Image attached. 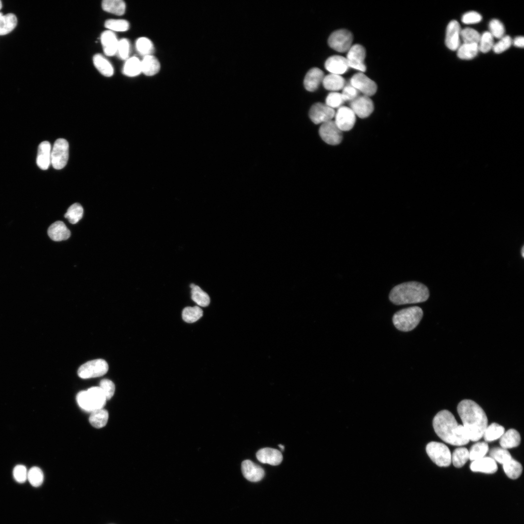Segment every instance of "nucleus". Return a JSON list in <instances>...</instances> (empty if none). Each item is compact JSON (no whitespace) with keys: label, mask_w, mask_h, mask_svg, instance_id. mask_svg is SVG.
Masks as SVG:
<instances>
[{"label":"nucleus","mask_w":524,"mask_h":524,"mask_svg":"<svg viewBox=\"0 0 524 524\" xmlns=\"http://www.w3.org/2000/svg\"><path fill=\"white\" fill-rule=\"evenodd\" d=\"M457 410L469 440H479L488 426L487 417L482 408L472 400L464 399L458 404Z\"/></svg>","instance_id":"obj_1"},{"label":"nucleus","mask_w":524,"mask_h":524,"mask_svg":"<svg viewBox=\"0 0 524 524\" xmlns=\"http://www.w3.org/2000/svg\"><path fill=\"white\" fill-rule=\"evenodd\" d=\"M432 423L435 433L444 442L456 446L464 445L469 442L470 440L463 426L458 424L449 410L438 412Z\"/></svg>","instance_id":"obj_2"},{"label":"nucleus","mask_w":524,"mask_h":524,"mask_svg":"<svg viewBox=\"0 0 524 524\" xmlns=\"http://www.w3.org/2000/svg\"><path fill=\"white\" fill-rule=\"evenodd\" d=\"M429 296V290L426 285L417 281H409L394 286L390 293L389 299L394 304L400 305L425 302Z\"/></svg>","instance_id":"obj_3"},{"label":"nucleus","mask_w":524,"mask_h":524,"mask_svg":"<svg viewBox=\"0 0 524 524\" xmlns=\"http://www.w3.org/2000/svg\"><path fill=\"white\" fill-rule=\"evenodd\" d=\"M423 315L422 309L413 306L402 309L394 313L393 322L395 327L404 332L413 330L419 324Z\"/></svg>","instance_id":"obj_4"},{"label":"nucleus","mask_w":524,"mask_h":524,"mask_svg":"<svg viewBox=\"0 0 524 524\" xmlns=\"http://www.w3.org/2000/svg\"><path fill=\"white\" fill-rule=\"evenodd\" d=\"M76 400L82 409L90 412L103 408L107 400L99 387H93L87 391H81L78 393Z\"/></svg>","instance_id":"obj_5"},{"label":"nucleus","mask_w":524,"mask_h":524,"mask_svg":"<svg viewBox=\"0 0 524 524\" xmlns=\"http://www.w3.org/2000/svg\"><path fill=\"white\" fill-rule=\"evenodd\" d=\"M426 452L430 458L440 467L449 466L451 463V454L444 444L431 442L426 446Z\"/></svg>","instance_id":"obj_6"},{"label":"nucleus","mask_w":524,"mask_h":524,"mask_svg":"<svg viewBox=\"0 0 524 524\" xmlns=\"http://www.w3.org/2000/svg\"><path fill=\"white\" fill-rule=\"evenodd\" d=\"M108 369V364L104 360L96 359L82 365L78 370V375L83 379L99 377L104 375Z\"/></svg>","instance_id":"obj_7"},{"label":"nucleus","mask_w":524,"mask_h":524,"mask_svg":"<svg viewBox=\"0 0 524 524\" xmlns=\"http://www.w3.org/2000/svg\"><path fill=\"white\" fill-rule=\"evenodd\" d=\"M69 145L65 139L59 138L54 142L51 152V164L57 170L63 168L68 159Z\"/></svg>","instance_id":"obj_8"},{"label":"nucleus","mask_w":524,"mask_h":524,"mask_svg":"<svg viewBox=\"0 0 524 524\" xmlns=\"http://www.w3.org/2000/svg\"><path fill=\"white\" fill-rule=\"evenodd\" d=\"M353 35L346 29H340L333 32L328 39L329 46L340 52L347 51L352 46Z\"/></svg>","instance_id":"obj_9"},{"label":"nucleus","mask_w":524,"mask_h":524,"mask_svg":"<svg viewBox=\"0 0 524 524\" xmlns=\"http://www.w3.org/2000/svg\"><path fill=\"white\" fill-rule=\"evenodd\" d=\"M319 133L322 140L330 145L339 144L343 139L342 131L332 120L321 124Z\"/></svg>","instance_id":"obj_10"},{"label":"nucleus","mask_w":524,"mask_h":524,"mask_svg":"<svg viewBox=\"0 0 524 524\" xmlns=\"http://www.w3.org/2000/svg\"><path fill=\"white\" fill-rule=\"evenodd\" d=\"M365 56L366 51L362 46L360 44L352 46L347 51L346 58L349 67L358 70L360 72L365 71Z\"/></svg>","instance_id":"obj_11"},{"label":"nucleus","mask_w":524,"mask_h":524,"mask_svg":"<svg viewBox=\"0 0 524 524\" xmlns=\"http://www.w3.org/2000/svg\"><path fill=\"white\" fill-rule=\"evenodd\" d=\"M350 84L363 95L368 97L374 95L377 90L376 83L362 72L354 75L350 79Z\"/></svg>","instance_id":"obj_12"},{"label":"nucleus","mask_w":524,"mask_h":524,"mask_svg":"<svg viewBox=\"0 0 524 524\" xmlns=\"http://www.w3.org/2000/svg\"><path fill=\"white\" fill-rule=\"evenodd\" d=\"M335 111L326 104L316 103L313 104L309 111V116L315 124H323L332 120L334 117Z\"/></svg>","instance_id":"obj_13"},{"label":"nucleus","mask_w":524,"mask_h":524,"mask_svg":"<svg viewBox=\"0 0 524 524\" xmlns=\"http://www.w3.org/2000/svg\"><path fill=\"white\" fill-rule=\"evenodd\" d=\"M356 116L350 107L341 106L335 114L334 122L342 131H348L354 126Z\"/></svg>","instance_id":"obj_14"},{"label":"nucleus","mask_w":524,"mask_h":524,"mask_svg":"<svg viewBox=\"0 0 524 524\" xmlns=\"http://www.w3.org/2000/svg\"><path fill=\"white\" fill-rule=\"evenodd\" d=\"M350 108L360 118L369 116L374 110V104L369 97L359 96L350 101Z\"/></svg>","instance_id":"obj_15"},{"label":"nucleus","mask_w":524,"mask_h":524,"mask_svg":"<svg viewBox=\"0 0 524 524\" xmlns=\"http://www.w3.org/2000/svg\"><path fill=\"white\" fill-rule=\"evenodd\" d=\"M460 26L455 20L451 21L446 28L445 43L446 47L452 50H457L460 46Z\"/></svg>","instance_id":"obj_16"},{"label":"nucleus","mask_w":524,"mask_h":524,"mask_svg":"<svg viewBox=\"0 0 524 524\" xmlns=\"http://www.w3.org/2000/svg\"><path fill=\"white\" fill-rule=\"evenodd\" d=\"M241 468L244 476L251 482L259 481L264 475L263 469L250 460L243 461L242 463Z\"/></svg>","instance_id":"obj_17"},{"label":"nucleus","mask_w":524,"mask_h":524,"mask_svg":"<svg viewBox=\"0 0 524 524\" xmlns=\"http://www.w3.org/2000/svg\"><path fill=\"white\" fill-rule=\"evenodd\" d=\"M325 67L330 74L339 75L346 72L349 67L346 58L340 55L329 57L325 62Z\"/></svg>","instance_id":"obj_18"},{"label":"nucleus","mask_w":524,"mask_h":524,"mask_svg":"<svg viewBox=\"0 0 524 524\" xmlns=\"http://www.w3.org/2000/svg\"><path fill=\"white\" fill-rule=\"evenodd\" d=\"M256 457L262 463L274 466L279 464L283 459L282 454L279 450L269 447L259 450L256 453Z\"/></svg>","instance_id":"obj_19"},{"label":"nucleus","mask_w":524,"mask_h":524,"mask_svg":"<svg viewBox=\"0 0 524 524\" xmlns=\"http://www.w3.org/2000/svg\"><path fill=\"white\" fill-rule=\"evenodd\" d=\"M470 467L473 472L487 474H493L498 469L496 461L491 457H488L473 461Z\"/></svg>","instance_id":"obj_20"},{"label":"nucleus","mask_w":524,"mask_h":524,"mask_svg":"<svg viewBox=\"0 0 524 524\" xmlns=\"http://www.w3.org/2000/svg\"><path fill=\"white\" fill-rule=\"evenodd\" d=\"M51 147L49 142L45 141L39 144L36 164L41 169L46 170L51 164Z\"/></svg>","instance_id":"obj_21"},{"label":"nucleus","mask_w":524,"mask_h":524,"mask_svg":"<svg viewBox=\"0 0 524 524\" xmlns=\"http://www.w3.org/2000/svg\"><path fill=\"white\" fill-rule=\"evenodd\" d=\"M324 77L323 71L317 67H314L306 74L304 80V85L305 89L310 92L317 90L322 82Z\"/></svg>","instance_id":"obj_22"},{"label":"nucleus","mask_w":524,"mask_h":524,"mask_svg":"<svg viewBox=\"0 0 524 524\" xmlns=\"http://www.w3.org/2000/svg\"><path fill=\"white\" fill-rule=\"evenodd\" d=\"M48 234L53 241H61L68 239L71 233L63 222L57 221L49 227Z\"/></svg>","instance_id":"obj_23"},{"label":"nucleus","mask_w":524,"mask_h":524,"mask_svg":"<svg viewBox=\"0 0 524 524\" xmlns=\"http://www.w3.org/2000/svg\"><path fill=\"white\" fill-rule=\"evenodd\" d=\"M100 40L104 53L109 56L116 54L118 41L114 32L110 30L103 32Z\"/></svg>","instance_id":"obj_24"},{"label":"nucleus","mask_w":524,"mask_h":524,"mask_svg":"<svg viewBox=\"0 0 524 524\" xmlns=\"http://www.w3.org/2000/svg\"><path fill=\"white\" fill-rule=\"evenodd\" d=\"M141 71L147 76H152L160 71L161 65L158 59L153 55L143 57L141 60Z\"/></svg>","instance_id":"obj_25"},{"label":"nucleus","mask_w":524,"mask_h":524,"mask_svg":"<svg viewBox=\"0 0 524 524\" xmlns=\"http://www.w3.org/2000/svg\"><path fill=\"white\" fill-rule=\"evenodd\" d=\"M500 438V445L502 448L506 449L517 447L521 442L519 433L512 428L504 432Z\"/></svg>","instance_id":"obj_26"},{"label":"nucleus","mask_w":524,"mask_h":524,"mask_svg":"<svg viewBox=\"0 0 524 524\" xmlns=\"http://www.w3.org/2000/svg\"><path fill=\"white\" fill-rule=\"evenodd\" d=\"M322 82L325 89L332 92H337L345 86V81L343 77L341 75L333 74L324 76Z\"/></svg>","instance_id":"obj_27"},{"label":"nucleus","mask_w":524,"mask_h":524,"mask_svg":"<svg viewBox=\"0 0 524 524\" xmlns=\"http://www.w3.org/2000/svg\"><path fill=\"white\" fill-rule=\"evenodd\" d=\"M17 23L15 15L12 13L2 15L0 13V35H6L11 32L16 28Z\"/></svg>","instance_id":"obj_28"},{"label":"nucleus","mask_w":524,"mask_h":524,"mask_svg":"<svg viewBox=\"0 0 524 524\" xmlns=\"http://www.w3.org/2000/svg\"><path fill=\"white\" fill-rule=\"evenodd\" d=\"M93 63L98 71L104 76L109 77L114 74V68L111 64L100 54L93 57Z\"/></svg>","instance_id":"obj_29"},{"label":"nucleus","mask_w":524,"mask_h":524,"mask_svg":"<svg viewBox=\"0 0 524 524\" xmlns=\"http://www.w3.org/2000/svg\"><path fill=\"white\" fill-rule=\"evenodd\" d=\"M109 414L106 409H99L91 412L89 421L94 427L100 428L105 426L107 423Z\"/></svg>","instance_id":"obj_30"},{"label":"nucleus","mask_w":524,"mask_h":524,"mask_svg":"<svg viewBox=\"0 0 524 524\" xmlns=\"http://www.w3.org/2000/svg\"><path fill=\"white\" fill-rule=\"evenodd\" d=\"M123 73L128 77H135L139 75L141 71V60L133 56L127 59L123 69Z\"/></svg>","instance_id":"obj_31"},{"label":"nucleus","mask_w":524,"mask_h":524,"mask_svg":"<svg viewBox=\"0 0 524 524\" xmlns=\"http://www.w3.org/2000/svg\"><path fill=\"white\" fill-rule=\"evenodd\" d=\"M102 8L107 12L121 16L125 13L126 4L122 0H104L102 2Z\"/></svg>","instance_id":"obj_32"},{"label":"nucleus","mask_w":524,"mask_h":524,"mask_svg":"<svg viewBox=\"0 0 524 524\" xmlns=\"http://www.w3.org/2000/svg\"><path fill=\"white\" fill-rule=\"evenodd\" d=\"M190 287L192 289V299L199 306L203 307L208 306L210 302V298L208 294L199 286L194 284H191Z\"/></svg>","instance_id":"obj_33"},{"label":"nucleus","mask_w":524,"mask_h":524,"mask_svg":"<svg viewBox=\"0 0 524 524\" xmlns=\"http://www.w3.org/2000/svg\"><path fill=\"white\" fill-rule=\"evenodd\" d=\"M478 51V44L463 43L458 49L457 55L462 60H471L477 55Z\"/></svg>","instance_id":"obj_34"},{"label":"nucleus","mask_w":524,"mask_h":524,"mask_svg":"<svg viewBox=\"0 0 524 524\" xmlns=\"http://www.w3.org/2000/svg\"><path fill=\"white\" fill-rule=\"evenodd\" d=\"M503 467L508 477L512 479L518 478L523 471L521 464L512 458L503 464Z\"/></svg>","instance_id":"obj_35"},{"label":"nucleus","mask_w":524,"mask_h":524,"mask_svg":"<svg viewBox=\"0 0 524 524\" xmlns=\"http://www.w3.org/2000/svg\"><path fill=\"white\" fill-rule=\"evenodd\" d=\"M505 432L504 427L495 423L487 426L484 434V440L487 442L495 441L500 438Z\"/></svg>","instance_id":"obj_36"},{"label":"nucleus","mask_w":524,"mask_h":524,"mask_svg":"<svg viewBox=\"0 0 524 524\" xmlns=\"http://www.w3.org/2000/svg\"><path fill=\"white\" fill-rule=\"evenodd\" d=\"M469 459V450L465 447L455 449L451 455V461L457 468L462 467Z\"/></svg>","instance_id":"obj_37"},{"label":"nucleus","mask_w":524,"mask_h":524,"mask_svg":"<svg viewBox=\"0 0 524 524\" xmlns=\"http://www.w3.org/2000/svg\"><path fill=\"white\" fill-rule=\"evenodd\" d=\"M203 316L202 310L198 306L186 307L182 311V319L187 323H194Z\"/></svg>","instance_id":"obj_38"},{"label":"nucleus","mask_w":524,"mask_h":524,"mask_svg":"<svg viewBox=\"0 0 524 524\" xmlns=\"http://www.w3.org/2000/svg\"><path fill=\"white\" fill-rule=\"evenodd\" d=\"M135 47L138 52L143 57L152 55L154 50L152 41L145 37L139 38L136 41Z\"/></svg>","instance_id":"obj_39"},{"label":"nucleus","mask_w":524,"mask_h":524,"mask_svg":"<svg viewBox=\"0 0 524 524\" xmlns=\"http://www.w3.org/2000/svg\"><path fill=\"white\" fill-rule=\"evenodd\" d=\"M83 210L82 206L78 203L71 205L65 214V217L72 224L78 223L82 218Z\"/></svg>","instance_id":"obj_40"},{"label":"nucleus","mask_w":524,"mask_h":524,"mask_svg":"<svg viewBox=\"0 0 524 524\" xmlns=\"http://www.w3.org/2000/svg\"><path fill=\"white\" fill-rule=\"evenodd\" d=\"M489 450L488 444L484 442H478L473 445L469 452V459L474 461L484 457Z\"/></svg>","instance_id":"obj_41"},{"label":"nucleus","mask_w":524,"mask_h":524,"mask_svg":"<svg viewBox=\"0 0 524 524\" xmlns=\"http://www.w3.org/2000/svg\"><path fill=\"white\" fill-rule=\"evenodd\" d=\"M481 35L475 30L465 28L460 31V36L464 44H478Z\"/></svg>","instance_id":"obj_42"},{"label":"nucleus","mask_w":524,"mask_h":524,"mask_svg":"<svg viewBox=\"0 0 524 524\" xmlns=\"http://www.w3.org/2000/svg\"><path fill=\"white\" fill-rule=\"evenodd\" d=\"M490 455L491 458L495 461L502 464L512 458L508 451L503 448L495 447L492 448L490 452Z\"/></svg>","instance_id":"obj_43"},{"label":"nucleus","mask_w":524,"mask_h":524,"mask_svg":"<svg viewBox=\"0 0 524 524\" xmlns=\"http://www.w3.org/2000/svg\"><path fill=\"white\" fill-rule=\"evenodd\" d=\"M27 479L32 486L38 487L43 482V472L38 467H33L28 472Z\"/></svg>","instance_id":"obj_44"},{"label":"nucleus","mask_w":524,"mask_h":524,"mask_svg":"<svg viewBox=\"0 0 524 524\" xmlns=\"http://www.w3.org/2000/svg\"><path fill=\"white\" fill-rule=\"evenodd\" d=\"M105 26L111 31L125 32L129 30L130 25L126 20L111 19L106 21Z\"/></svg>","instance_id":"obj_45"},{"label":"nucleus","mask_w":524,"mask_h":524,"mask_svg":"<svg viewBox=\"0 0 524 524\" xmlns=\"http://www.w3.org/2000/svg\"><path fill=\"white\" fill-rule=\"evenodd\" d=\"M494 45L493 37L489 32H485L480 36L478 44L479 50L483 53L489 52Z\"/></svg>","instance_id":"obj_46"},{"label":"nucleus","mask_w":524,"mask_h":524,"mask_svg":"<svg viewBox=\"0 0 524 524\" xmlns=\"http://www.w3.org/2000/svg\"><path fill=\"white\" fill-rule=\"evenodd\" d=\"M489 32L493 37L501 39L504 36L505 30L503 23L497 19L491 20L489 24Z\"/></svg>","instance_id":"obj_47"},{"label":"nucleus","mask_w":524,"mask_h":524,"mask_svg":"<svg viewBox=\"0 0 524 524\" xmlns=\"http://www.w3.org/2000/svg\"><path fill=\"white\" fill-rule=\"evenodd\" d=\"M344 101L341 93L337 92H332L327 96L325 104L334 109L341 107Z\"/></svg>","instance_id":"obj_48"},{"label":"nucleus","mask_w":524,"mask_h":524,"mask_svg":"<svg viewBox=\"0 0 524 524\" xmlns=\"http://www.w3.org/2000/svg\"><path fill=\"white\" fill-rule=\"evenodd\" d=\"M130 52V44L128 40L123 38L118 41L116 54L122 60L128 59Z\"/></svg>","instance_id":"obj_49"},{"label":"nucleus","mask_w":524,"mask_h":524,"mask_svg":"<svg viewBox=\"0 0 524 524\" xmlns=\"http://www.w3.org/2000/svg\"><path fill=\"white\" fill-rule=\"evenodd\" d=\"M100 388L103 393L106 400H110L115 392V385L113 381L108 379H103L99 382Z\"/></svg>","instance_id":"obj_50"},{"label":"nucleus","mask_w":524,"mask_h":524,"mask_svg":"<svg viewBox=\"0 0 524 524\" xmlns=\"http://www.w3.org/2000/svg\"><path fill=\"white\" fill-rule=\"evenodd\" d=\"M512 40L508 35H504L496 43L494 44L492 49L495 53H501L510 47Z\"/></svg>","instance_id":"obj_51"},{"label":"nucleus","mask_w":524,"mask_h":524,"mask_svg":"<svg viewBox=\"0 0 524 524\" xmlns=\"http://www.w3.org/2000/svg\"><path fill=\"white\" fill-rule=\"evenodd\" d=\"M28 472L26 467L17 465L13 470V475L15 480L19 483H23L27 479Z\"/></svg>","instance_id":"obj_52"},{"label":"nucleus","mask_w":524,"mask_h":524,"mask_svg":"<svg viewBox=\"0 0 524 524\" xmlns=\"http://www.w3.org/2000/svg\"><path fill=\"white\" fill-rule=\"evenodd\" d=\"M341 94L345 101H351L359 96V92L350 84L344 87Z\"/></svg>","instance_id":"obj_53"},{"label":"nucleus","mask_w":524,"mask_h":524,"mask_svg":"<svg viewBox=\"0 0 524 524\" xmlns=\"http://www.w3.org/2000/svg\"><path fill=\"white\" fill-rule=\"evenodd\" d=\"M482 16L475 11H470L465 13L461 18L462 22L464 24H475L481 21Z\"/></svg>","instance_id":"obj_54"},{"label":"nucleus","mask_w":524,"mask_h":524,"mask_svg":"<svg viewBox=\"0 0 524 524\" xmlns=\"http://www.w3.org/2000/svg\"><path fill=\"white\" fill-rule=\"evenodd\" d=\"M512 43L515 46L523 48L524 46V38L523 36L517 37L512 41Z\"/></svg>","instance_id":"obj_55"},{"label":"nucleus","mask_w":524,"mask_h":524,"mask_svg":"<svg viewBox=\"0 0 524 524\" xmlns=\"http://www.w3.org/2000/svg\"><path fill=\"white\" fill-rule=\"evenodd\" d=\"M524 246H523V247H522V250H521V253H522V257H523V258H524Z\"/></svg>","instance_id":"obj_56"},{"label":"nucleus","mask_w":524,"mask_h":524,"mask_svg":"<svg viewBox=\"0 0 524 524\" xmlns=\"http://www.w3.org/2000/svg\"><path fill=\"white\" fill-rule=\"evenodd\" d=\"M278 446H279V448H281V449L282 450H284V446L283 445H281V444H278Z\"/></svg>","instance_id":"obj_57"},{"label":"nucleus","mask_w":524,"mask_h":524,"mask_svg":"<svg viewBox=\"0 0 524 524\" xmlns=\"http://www.w3.org/2000/svg\"><path fill=\"white\" fill-rule=\"evenodd\" d=\"M1 7H2V3H1V1L0 0V10L1 9Z\"/></svg>","instance_id":"obj_58"}]
</instances>
